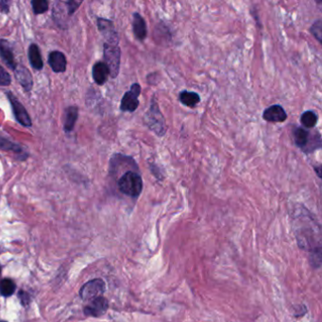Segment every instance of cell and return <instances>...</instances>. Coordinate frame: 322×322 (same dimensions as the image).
<instances>
[{"label":"cell","mask_w":322,"mask_h":322,"mask_svg":"<svg viewBox=\"0 0 322 322\" xmlns=\"http://www.w3.org/2000/svg\"><path fill=\"white\" fill-rule=\"evenodd\" d=\"M144 120L145 125L149 128V130H151L157 136L163 137L166 135L168 127L154 97L150 101L149 109L148 112H146Z\"/></svg>","instance_id":"obj_1"},{"label":"cell","mask_w":322,"mask_h":322,"mask_svg":"<svg viewBox=\"0 0 322 322\" xmlns=\"http://www.w3.org/2000/svg\"><path fill=\"white\" fill-rule=\"evenodd\" d=\"M119 191L130 198H138L143 190L142 176L133 170L125 172L118 181Z\"/></svg>","instance_id":"obj_2"},{"label":"cell","mask_w":322,"mask_h":322,"mask_svg":"<svg viewBox=\"0 0 322 322\" xmlns=\"http://www.w3.org/2000/svg\"><path fill=\"white\" fill-rule=\"evenodd\" d=\"M294 142L297 148L304 150L305 153L314 152L316 149L321 148L320 134L311 133L307 129L303 127H297L293 131Z\"/></svg>","instance_id":"obj_3"},{"label":"cell","mask_w":322,"mask_h":322,"mask_svg":"<svg viewBox=\"0 0 322 322\" xmlns=\"http://www.w3.org/2000/svg\"><path fill=\"white\" fill-rule=\"evenodd\" d=\"M104 60L106 65L108 66L110 76L112 79H116L119 74L120 69V60H121V50L119 45L114 44H104Z\"/></svg>","instance_id":"obj_4"},{"label":"cell","mask_w":322,"mask_h":322,"mask_svg":"<svg viewBox=\"0 0 322 322\" xmlns=\"http://www.w3.org/2000/svg\"><path fill=\"white\" fill-rule=\"evenodd\" d=\"M141 95V86L139 83H133L130 86V90L126 92L121 99L120 110L122 112H135L140 104L139 96Z\"/></svg>","instance_id":"obj_5"},{"label":"cell","mask_w":322,"mask_h":322,"mask_svg":"<svg viewBox=\"0 0 322 322\" xmlns=\"http://www.w3.org/2000/svg\"><path fill=\"white\" fill-rule=\"evenodd\" d=\"M105 291V283L100 279H95L88 282L81 289V297L84 301H92L94 298L102 297Z\"/></svg>","instance_id":"obj_6"},{"label":"cell","mask_w":322,"mask_h":322,"mask_svg":"<svg viewBox=\"0 0 322 322\" xmlns=\"http://www.w3.org/2000/svg\"><path fill=\"white\" fill-rule=\"evenodd\" d=\"M6 95L10 102H11L14 117L18 121L19 124H21L24 127H28V128L31 127L32 126L31 118L30 114L27 112L25 107L22 105L21 102H19L18 99H16V97L13 93L7 92Z\"/></svg>","instance_id":"obj_7"},{"label":"cell","mask_w":322,"mask_h":322,"mask_svg":"<svg viewBox=\"0 0 322 322\" xmlns=\"http://www.w3.org/2000/svg\"><path fill=\"white\" fill-rule=\"evenodd\" d=\"M98 27L101 34L106 39V43L118 45L119 37L112 21L104 18H98Z\"/></svg>","instance_id":"obj_8"},{"label":"cell","mask_w":322,"mask_h":322,"mask_svg":"<svg viewBox=\"0 0 322 322\" xmlns=\"http://www.w3.org/2000/svg\"><path fill=\"white\" fill-rule=\"evenodd\" d=\"M263 118L264 120H266V122L283 123L287 119V113L282 106L279 104H274L266 108L264 111Z\"/></svg>","instance_id":"obj_9"},{"label":"cell","mask_w":322,"mask_h":322,"mask_svg":"<svg viewBox=\"0 0 322 322\" xmlns=\"http://www.w3.org/2000/svg\"><path fill=\"white\" fill-rule=\"evenodd\" d=\"M108 309V302L105 297H99L89 302L83 309L86 316H99L103 315Z\"/></svg>","instance_id":"obj_10"},{"label":"cell","mask_w":322,"mask_h":322,"mask_svg":"<svg viewBox=\"0 0 322 322\" xmlns=\"http://www.w3.org/2000/svg\"><path fill=\"white\" fill-rule=\"evenodd\" d=\"M132 31L135 38L139 41H144L147 38V23L140 13H134L132 14Z\"/></svg>","instance_id":"obj_11"},{"label":"cell","mask_w":322,"mask_h":322,"mask_svg":"<svg viewBox=\"0 0 322 322\" xmlns=\"http://www.w3.org/2000/svg\"><path fill=\"white\" fill-rule=\"evenodd\" d=\"M14 75L21 86L25 89L26 92L31 91L33 86V80L29 69L24 65H17L14 70Z\"/></svg>","instance_id":"obj_12"},{"label":"cell","mask_w":322,"mask_h":322,"mask_svg":"<svg viewBox=\"0 0 322 322\" xmlns=\"http://www.w3.org/2000/svg\"><path fill=\"white\" fill-rule=\"evenodd\" d=\"M49 64L56 73L64 72L66 69V58L61 51H52L49 57Z\"/></svg>","instance_id":"obj_13"},{"label":"cell","mask_w":322,"mask_h":322,"mask_svg":"<svg viewBox=\"0 0 322 322\" xmlns=\"http://www.w3.org/2000/svg\"><path fill=\"white\" fill-rule=\"evenodd\" d=\"M0 56L10 68L15 70L17 63L14 61V56L10 43L6 40H0Z\"/></svg>","instance_id":"obj_14"},{"label":"cell","mask_w":322,"mask_h":322,"mask_svg":"<svg viewBox=\"0 0 322 322\" xmlns=\"http://www.w3.org/2000/svg\"><path fill=\"white\" fill-rule=\"evenodd\" d=\"M92 74H93L94 81H96V83L99 85H103L108 80L110 72L105 62H99L94 65Z\"/></svg>","instance_id":"obj_15"},{"label":"cell","mask_w":322,"mask_h":322,"mask_svg":"<svg viewBox=\"0 0 322 322\" xmlns=\"http://www.w3.org/2000/svg\"><path fill=\"white\" fill-rule=\"evenodd\" d=\"M179 100L182 105L188 108H195L200 102V97L196 92H189L183 90L179 94Z\"/></svg>","instance_id":"obj_16"},{"label":"cell","mask_w":322,"mask_h":322,"mask_svg":"<svg viewBox=\"0 0 322 322\" xmlns=\"http://www.w3.org/2000/svg\"><path fill=\"white\" fill-rule=\"evenodd\" d=\"M29 59L31 66L36 70L43 69V62L39 48L35 43H31L29 48Z\"/></svg>","instance_id":"obj_17"},{"label":"cell","mask_w":322,"mask_h":322,"mask_svg":"<svg viewBox=\"0 0 322 322\" xmlns=\"http://www.w3.org/2000/svg\"><path fill=\"white\" fill-rule=\"evenodd\" d=\"M79 117V109L76 106L68 107L65 111V119H64V130L71 131L74 129L75 124Z\"/></svg>","instance_id":"obj_18"},{"label":"cell","mask_w":322,"mask_h":322,"mask_svg":"<svg viewBox=\"0 0 322 322\" xmlns=\"http://www.w3.org/2000/svg\"><path fill=\"white\" fill-rule=\"evenodd\" d=\"M318 117L314 111H306L301 117V122L304 127V129H313L317 124Z\"/></svg>","instance_id":"obj_19"},{"label":"cell","mask_w":322,"mask_h":322,"mask_svg":"<svg viewBox=\"0 0 322 322\" xmlns=\"http://www.w3.org/2000/svg\"><path fill=\"white\" fill-rule=\"evenodd\" d=\"M15 291V284L13 280L3 279L0 282V294L4 297L12 296Z\"/></svg>","instance_id":"obj_20"},{"label":"cell","mask_w":322,"mask_h":322,"mask_svg":"<svg viewBox=\"0 0 322 322\" xmlns=\"http://www.w3.org/2000/svg\"><path fill=\"white\" fill-rule=\"evenodd\" d=\"M0 149L7 150V151H13L15 153H23V148L17 144L9 141L3 137H0Z\"/></svg>","instance_id":"obj_21"},{"label":"cell","mask_w":322,"mask_h":322,"mask_svg":"<svg viewBox=\"0 0 322 322\" xmlns=\"http://www.w3.org/2000/svg\"><path fill=\"white\" fill-rule=\"evenodd\" d=\"M31 5L35 14H42L49 10V2L47 0H32Z\"/></svg>","instance_id":"obj_22"},{"label":"cell","mask_w":322,"mask_h":322,"mask_svg":"<svg viewBox=\"0 0 322 322\" xmlns=\"http://www.w3.org/2000/svg\"><path fill=\"white\" fill-rule=\"evenodd\" d=\"M310 32H311V34L314 36V38L317 40L318 43H321L322 23L320 19L317 20L316 22H314V24L310 28Z\"/></svg>","instance_id":"obj_23"},{"label":"cell","mask_w":322,"mask_h":322,"mask_svg":"<svg viewBox=\"0 0 322 322\" xmlns=\"http://www.w3.org/2000/svg\"><path fill=\"white\" fill-rule=\"evenodd\" d=\"M12 82V78L5 69L0 65V86H8Z\"/></svg>","instance_id":"obj_24"},{"label":"cell","mask_w":322,"mask_h":322,"mask_svg":"<svg viewBox=\"0 0 322 322\" xmlns=\"http://www.w3.org/2000/svg\"><path fill=\"white\" fill-rule=\"evenodd\" d=\"M81 3H82V1H74V0H69V1H66V2H65V4L67 5V8H68L69 15L73 14V13L78 10V8L80 7Z\"/></svg>","instance_id":"obj_25"},{"label":"cell","mask_w":322,"mask_h":322,"mask_svg":"<svg viewBox=\"0 0 322 322\" xmlns=\"http://www.w3.org/2000/svg\"><path fill=\"white\" fill-rule=\"evenodd\" d=\"M18 297L23 305H28V304H30V302H31V297H30V295H29L27 292H19Z\"/></svg>","instance_id":"obj_26"},{"label":"cell","mask_w":322,"mask_h":322,"mask_svg":"<svg viewBox=\"0 0 322 322\" xmlns=\"http://www.w3.org/2000/svg\"><path fill=\"white\" fill-rule=\"evenodd\" d=\"M0 6H1L2 12H4V13H8V12H9V2L1 1V2H0Z\"/></svg>","instance_id":"obj_27"},{"label":"cell","mask_w":322,"mask_h":322,"mask_svg":"<svg viewBox=\"0 0 322 322\" xmlns=\"http://www.w3.org/2000/svg\"><path fill=\"white\" fill-rule=\"evenodd\" d=\"M314 170L316 171V175L318 176V178H321V167L320 166L314 167Z\"/></svg>","instance_id":"obj_28"},{"label":"cell","mask_w":322,"mask_h":322,"mask_svg":"<svg viewBox=\"0 0 322 322\" xmlns=\"http://www.w3.org/2000/svg\"><path fill=\"white\" fill-rule=\"evenodd\" d=\"M0 273H1V266H0Z\"/></svg>","instance_id":"obj_29"},{"label":"cell","mask_w":322,"mask_h":322,"mask_svg":"<svg viewBox=\"0 0 322 322\" xmlns=\"http://www.w3.org/2000/svg\"><path fill=\"white\" fill-rule=\"evenodd\" d=\"M0 322H6V321H0Z\"/></svg>","instance_id":"obj_30"}]
</instances>
